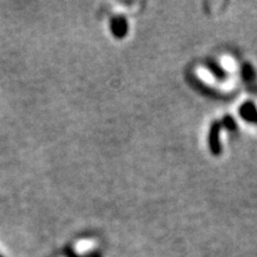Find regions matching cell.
I'll return each mask as SVG.
<instances>
[{
    "mask_svg": "<svg viewBox=\"0 0 257 257\" xmlns=\"http://www.w3.org/2000/svg\"><path fill=\"white\" fill-rule=\"evenodd\" d=\"M208 68H210L211 72L213 73L214 75H216L218 79H220V80L225 79V72H224L223 69L220 68L219 66H218V64H217L216 62H213V61H211V62H208Z\"/></svg>",
    "mask_w": 257,
    "mask_h": 257,
    "instance_id": "obj_5",
    "label": "cell"
},
{
    "mask_svg": "<svg viewBox=\"0 0 257 257\" xmlns=\"http://www.w3.org/2000/svg\"><path fill=\"white\" fill-rule=\"evenodd\" d=\"M223 127L221 121H213L210 127V134H208V147H210L211 153L214 156H219L221 154V144H220V130Z\"/></svg>",
    "mask_w": 257,
    "mask_h": 257,
    "instance_id": "obj_1",
    "label": "cell"
},
{
    "mask_svg": "<svg viewBox=\"0 0 257 257\" xmlns=\"http://www.w3.org/2000/svg\"><path fill=\"white\" fill-rule=\"evenodd\" d=\"M221 124H223V127L227 128V130L230 131H234L237 128L236 121H234V119L231 115H225L223 120H221Z\"/></svg>",
    "mask_w": 257,
    "mask_h": 257,
    "instance_id": "obj_6",
    "label": "cell"
},
{
    "mask_svg": "<svg viewBox=\"0 0 257 257\" xmlns=\"http://www.w3.org/2000/svg\"><path fill=\"white\" fill-rule=\"evenodd\" d=\"M0 257H2V255H0Z\"/></svg>",
    "mask_w": 257,
    "mask_h": 257,
    "instance_id": "obj_7",
    "label": "cell"
},
{
    "mask_svg": "<svg viewBox=\"0 0 257 257\" xmlns=\"http://www.w3.org/2000/svg\"><path fill=\"white\" fill-rule=\"evenodd\" d=\"M239 114L244 120L257 124V108L252 101H246L239 107Z\"/></svg>",
    "mask_w": 257,
    "mask_h": 257,
    "instance_id": "obj_3",
    "label": "cell"
},
{
    "mask_svg": "<svg viewBox=\"0 0 257 257\" xmlns=\"http://www.w3.org/2000/svg\"><path fill=\"white\" fill-rule=\"evenodd\" d=\"M242 75H243L244 82H245L246 85H248V87H249L250 91L256 92L257 91L256 74H255V70H253L251 64H250V63H244L243 64Z\"/></svg>",
    "mask_w": 257,
    "mask_h": 257,
    "instance_id": "obj_4",
    "label": "cell"
},
{
    "mask_svg": "<svg viewBox=\"0 0 257 257\" xmlns=\"http://www.w3.org/2000/svg\"><path fill=\"white\" fill-rule=\"evenodd\" d=\"M127 22L123 16H117L111 19V31L113 36L117 38H123L127 34Z\"/></svg>",
    "mask_w": 257,
    "mask_h": 257,
    "instance_id": "obj_2",
    "label": "cell"
}]
</instances>
